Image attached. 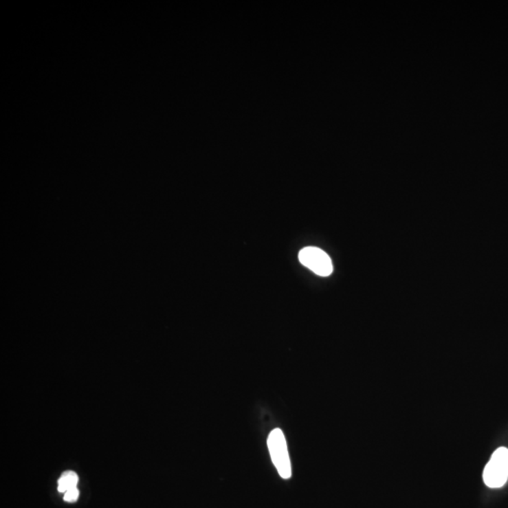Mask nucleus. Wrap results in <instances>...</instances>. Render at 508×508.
I'll return each mask as SVG.
<instances>
[{
  "instance_id": "obj_1",
  "label": "nucleus",
  "mask_w": 508,
  "mask_h": 508,
  "mask_svg": "<svg viewBox=\"0 0 508 508\" xmlns=\"http://www.w3.org/2000/svg\"><path fill=\"white\" fill-rule=\"evenodd\" d=\"M508 480V449L494 451L483 472V481L489 489H501Z\"/></svg>"
},
{
  "instance_id": "obj_2",
  "label": "nucleus",
  "mask_w": 508,
  "mask_h": 508,
  "mask_svg": "<svg viewBox=\"0 0 508 508\" xmlns=\"http://www.w3.org/2000/svg\"><path fill=\"white\" fill-rule=\"evenodd\" d=\"M267 445L272 456L273 464L283 479H289L292 476L289 454H288L287 441L283 431L279 428L272 430L267 440Z\"/></svg>"
},
{
  "instance_id": "obj_3",
  "label": "nucleus",
  "mask_w": 508,
  "mask_h": 508,
  "mask_svg": "<svg viewBox=\"0 0 508 508\" xmlns=\"http://www.w3.org/2000/svg\"><path fill=\"white\" fill-rule=\"evenodd\" d=\"M298 260L305 267L321 277H328L333 272L331 258L318 247H306L301 250Z\"/></svg>"
},
{
  "instance_id": "obj_4",
  "label": "nucleus",
  "mask_w": 508,
  "mask_h": 508,
  "mask_svg": "<svg viewBox=\"0 0 508 508\" xmlns=\"http://www.w3.org/2000/svg\"><path fill=\"white\" fill-rule=\"evenodd\" d=\"M78 482V476L76 472L71 471L63 472V476L58 480V490L65 494L67 490L76 487Z\"/></svg>"
},
{
  "instance_id": "obj_5",
  "label": "nucleus",
  "mask_w": 508,
  "mask_h": 508,
  "mask_svg": "<svg viewBox=\"0 0 508 508\" xmlns=\"http://www.w3.org/2000/svg\"><path fill=\"white\" fill-rule=\"evenodd\" d=\"M78 496L79 492L78 487H74V489H69L65 492L63 499H65V502L74 503L78 500Z\"/></svg>"
}]
</instances>
